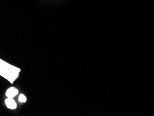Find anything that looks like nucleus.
I'll return each mask as SVG.
<instances>
[{
	"instance_id": "3",
	"label": "nucleus",
	"mask_w": 154,
	"mask_h": 116,
	"mask_svg": "<svg viewBox=\"0 0 154 116\" xmlns=\"http://www.w3.org/2000/svg\"><path fill=\"white\" fill-rule=\"evenodd\" d=\"M18 90L17 89L14 87H11L8 88L6 92V95L8 98H14L18 94Z\"/></svg>"
},
{
	"instance_id": "2",
	"label": "nucleus",
	"mask_w": 154,
	"mask_h": 116,
	"mask_svg": "<svg viewBox=\"0 0 154 116\" xmlns=\"http://www.w3.org/2000/svg\"><path fill=\"white\" fill-rule=\"evenodd\" d=\"M5 103L6 106L9 109L14 110V109H16V107H17L16 102L12 98H8L7 99L5 100Z\"/></svg>"
},
{
	"instance_id": "1",
	"label": "nucleus",
	"mask_w": 154,
	"mask_h": 116,
	"mask_svg": "<svg viewBox=\"0 0 154 116\" xmlns=\"http://www.w3.org/2000/svg\"><path fill=\"white\" fill-rule=\"evenodd\" d=\"M1 75L11 83L18 77L20 69L1 60Z\"/></svg>"
},
{
	"instance_id": "4",
	"label": "nucleus",
	"mask_w": 154,
	"mask_h": 116,
	"mask_svg": "<svg viewBox=\"0 0 154 116\" xmlns=\"http://www.w3.org/2000/svg\"><path fill=\"white\" fill-rule=\"evenodd\" d=\"M19 101L21 103H24L26 101V98L23 94H21L19 97Z\"/></svg>"
}]
</instances>
